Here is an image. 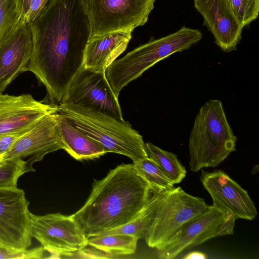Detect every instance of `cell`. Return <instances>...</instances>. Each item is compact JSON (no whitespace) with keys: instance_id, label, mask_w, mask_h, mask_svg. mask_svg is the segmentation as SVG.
Segmentation results:
<instances>
[{"instance_id":"cell-25","label":"cell","mask_w":259,"mask_h":259,"mask_svg":"<svg viewBox=\"0 0 259 259\" xmlns=\"http://www.w3.org/2000/svg\"><path fill=\"white\" fill-rule=\"evenodd\" d=\"M27 172L25 165L21 162L4 160L0 164V188L17 187L19 178Z\"/></svg>"},{"instance_id":"cell-9","label":"cell","mask_w":259,"mask_h":259,"mask_svg":"<svg viewBox=\"0 0 259 259\" xmlns=\"http://www.w3.org/2000/svg\"><path fill=\"white\" fill-rule=\"evenodd\" d=\"M235 221L230 213L211 205L203 213L185 223L159 251L158 257L172 259L207 240L233 234Z\"/></svg>"},{"instance_id":"cell-24","label":"cell","mask_w":259,"mask_h":259,"mask_svg":"<svg viewBox=\"0 0 259 259\" xmlns=\"http://www.w3.org/2000/svg\"><path fill=\"white\" fill-rule=\"evenodd\" d=\"M234 15L243 26L255 20L258 15L259 0H228Z\"/></svg>"},{"instance_id":"cell-12","label":"cell","mask_w":259,"mask_h":259,"mask_svg":"<svg viewBox=\"0 0 259 259\" xmlns=\"http://www.w3.org/2000/svg\"><path fill=\"white\" fill-rule=\"evenodd\" d=\"M56 113L47 115L38 121L13 144L2 159L20 161L25 165L28 172L33 171L34 163L50 153L63 149Z\"/></svg>"},{"instance_id":"cell-27","label":"cell","mask_w":259,"mask_h":259,"mask_svg":"<svg viewBox=\"0 0 259 259\" xmlns=\"http://www.w3.org/2000/svg\"><path fill=\"white\" fill-rule=\"evenodd\" d=\"M86 248V247L69 255L68 258H117L119 256L105 252L94 247Z\"/></svg>"},{"instance_id":"cell-31","label":"cell","mask_w":259,"mask_h":259,"mask_svg":"<svg viewBox=\"0 0 259 259\" xmlns=\"http://www.w3.org/2000/svg\"><path fill=\"white\" fill-rule=\"evenodd\" d=\"M31 0H23L22 5V18L24 19L26 16L30 5V3Z\"/></svg>"},{"instance_id":"cell-8","label":"cell","mask_w":259,"mask_h":259,"mask_svg":"<svg viewBox=\"0 0 259 259\" xmlns=\"http://www.w3.org/2000/svg\"><path fill=\"white\" fill-rule=\"evenodd\" d=\"M30 220L31 236L50 253L48 258H68L88 245V238L71 215L30 212Z\"/></svg>"},{"instance_id":"cell-22","label":"cell","mask_w":259,"mask_h":259,"mask_svg":"<svg viewBox=\"0 0 259 259\" xmlns=\"http://www.w3.org/2000/svg\"><path fill=\"white\" fill-rule=\"evenodd\" d=\"M23 0H0V46L23 20Z\"/></svg>"},{"instance_id":"cell-20","label":"cell","mask_w":259,"mask_h":259,"mask_svg":"<svg viewBox=\"0 0 259 259\" xmlns=\"http://www.w3.org/2000/svg\"><path fill=\"white\" fill-rule=\"evenodd\" d=\"M138 238L124 234L96 235L88 238V245L119 256L135 252Z\"/></svg>"},{"instance_id":"cell-1","label":"cell","mask_w":259,"mask_h":259,"mask_svg":"<svg viewBox=\"0 0 259 259\" xmlns=\"http://www.w3.org/2000/svg\"><path fill=\"white\" fill-rule=\"evenodd\" d=\"M33 49L24 72L46 88L50 103H62L73 78L82 67L91 36L85 0H50L29 23Z\"/></svg>"},{"instance_id":"cell-21","label":"cell","mask_w":259,"mask_h":259,"mask_svg":"<svg viewBox=\"0 0 259 259\" xmlns=\"http://www.w3.org/2000/svg\"><path fill=\"white\" fill-rule=\"evenodd\" d=\"M145 145L148 157L157 164L171 182L174 185L181 183L185 178L187 170L177 156L160 149L151 142H147Z\"/></svg>"},{"instance_id":"cell-5","label":"cell","mask_w":259,"mask_h":259,"mask_svg":"<svg viewBox=\"0 0 259 259\" xmlns=\"http://www.w3.org/2000/svg\"><path fill=\"white\" fill-rule=\"evenodd\" d=\"M202 37L199 30L184 26L166 36L151 37L148 42L116 59L105 71L114 93L118 97L124 87L147 69L175 53L189 49Z\"/></svg>"},{"instance_id":"cell-6","label":"cell","mask_w":259,"mask_h":259,"mask_svg":"<svg viewBox=\"0 0 259 259\" xmlns=\"http://www.w3.org/2000/svg\"><path fill=\"white\" fill-rule=\"evenodd\" d=\"M210 206L203 198L174 187L158 206L144 237L146 243L150 247L161 250L185 223L203 213Z\"/></svg>"},{"instance_id":"cell-23","label":"cell","mask_w":259,"mask_h":259,"mask_svg":"<svg viewBox=\"0 0 259 259\" xmlns=\"http://www.w3.org/2000/svg\"><path fill=\"white\" fill-rule=\"evenodd\" d=\"M134 167L150 185L163 190L174 188V184L157 164L149 157L133 163Z\"/></svg>"},{"instance_id":"cell-32","label":"cell","mask_w":259,"mask_h":259,"mask_svg":"<svg viewBox=\"0 0 259 259\" xmlns=\"http://www.w3.org/2000/svg\"><path fill=\"white\" fill-rule=\"evenodd\" d=\"M4 161V160H3L2 158L0 157V164H1L2 163H3V162Z\"/></svg>"},{"instance_id":"cell-7","label":"cell","mask_w":259,"mask_h":259,"mask_svg":"<svg viewBox=\"0 0 259 259\" xmlns=\"http://www.w3.org/2000/svg\"><path fill=\"white\" fill-rule=\"evenodd\" d=\"M155 0H85L91 36L144 25Z\"/></svg>"},{"instance_id":"cell-15","label":"cell","mask_w":259,"mask_h":259,"mask_svg":"<svg viewBox=\"0 0 259 259\" xmlns=\"http://www.w3.org/2000/svg\"><path fill=\"white\" fill-rule=\"evenodd\" d=\"M204 25L213 34L217 45L229 52L236 49L243 28L233 12L228 0H194Z\"/></svg>"},{"instance_id":"cell-26","label":"cell","mask_w":259,"mask_h":259,"mask_svg":"<svg viewBox=\"0 0 259 259\" xmlns=\"http://www.w3.org/2000/svg\"><path fill=\"white\" fill-rule=\"evenodd\" d=\"M44 249L41 246L31 249H18L0 245V259H39Z\"/></svg>"},{"instance_id":"cell-18","label":"cell","mask_w":259,"mask_h":259,"mask_svg":"<svg viewBox=\"0 0 259 259\" xmlns=\"http://www.w3.org/2000/svg\"><path fill=\"white\" fill-rule=\"evenodd\" d=\"M56 119L63 149L73 158L79 161L93 159L106 153L97 142L74 127L58 112Z\"/></svg>"},{"instance_id":"cell-3","label":"cell","mask_w":259,"mask_h":259,"mask_svg":"<svg viewBox=\"0 0 259 259\" xmlns=\"http://www.w3.org/2000/svg\"><path fill=\"white\" fill-rule=\"evenodd\" d=\"M58 112L106 153L126 156L133 162L148 157L142 136L128 121L67 102L58 105Z\"/></svg>"},{"instance_id":"cell-33","label":"cell","mask_w":259,"mask_h":259,"mask_svg":"<svg viewBox=\"0 0 259 259\" xmlns=\"http://www.w3.org/2000/svg\"><path fill=\"white\" fill-rule=\"evenodd\" d=\"M0 245H1V244H0Z\"/></svg>"},{"instance_id":"cell-4","label":"cell","mask_w":259,"mask_h":259,"mask_svg":"<svg viewBox=\"0 0 259 259\" xmlns=\"http://www.w3.org/2000/svg\"><path fill=\"white\" fill-rule=\"evenodd\" d=\"M236 141L221 101H208L200 108L190 133V170L218 166L236 150Z\"/></svg>"},{"instance_id":"cell-29","label":"cell","mask_w":259,"mask_h":259,"mask_svg":"<svg viewBox=\"0 0 259 259\" xmlns=\"http://www.w3.org/2000/svg\"><path fill=\"white\" fill-rule=\"evenodd\" d=\"M30 128L7 134L0 136V157L2 158V156L8 151L13 144Z\"/></svg>"},{"instance_id":"cell-13","label":"cell","mask_w":259,"mask_h":259,"mask_svg":"<svg viewBox=\"0 0 259 259\" xmlns=\"http://www.w3.org/2000/svg\"><path fill=\"white\" fill-rule=\"evenodd\" d=\"M200 181L212 198L213 207L230 213L236 220L255 218L257 210L247 191L223 170H202Z\"/></svg>"},{"instance_id":"cell-2","label":"cell","mask_w":259,"mask_h":259,"mask_svg":"<svg viewBox=\"0 0 259 259\" xmlns=\"http://www.w3.org/2000/svg\"><path fill=\"white\" fill-rule=\"evenodd\" d=\"M157 189L139 174L133 163H122L103 179L94 180L85 203L71 216L88 238L96 236L135 219Z\"/></svg>"},{"instance_id":"cell-28","label":"cell","mask_w":259,"mask_h":259,"mask_svg":"<svg viewBox=\"0 0 259 259\" xmlns=\"http://www.w3.org/2000/svg\"><path fill=\"white\" fill-rule=\"evenodd\" d=\"M50 0H31L23 21L26 23L33 21L42 13Z\"/></svg>"},{"instance_id":"cell-14","label":"cell","mask_w":259,"mask_h":259,"mask_svg":"<svg viewBox=\"0 0 259 259\" xmlns=\"http://www.w3.org/2000/svg\"><path fill=\"white\" fill-rule=\"evenodd\" d=\"M58 110V105L37 101L30 94L0 93V136L30 128Z\"/></svg>"},{"instance_id":"cell-11","label":"cell","mask_w":259,"mask_h":259,"mask_svg":"<svg viewBox=\"0 0 259 259\" xmlns=\"http://www.w3.org/2000/svg\"><path fill=\"white\" fill-rule=\"evenodd\" d=\"M29 202L24 191L17 187L0 188V244L27 249L32 236Z\"/></svg>"},{"instance_id":"cell-10","label":"cell","mask_w":259,"mask_h":259,"mask_svg":"<svg viewBox=\"0 0 259 259\" xmlns=\"http://www.w3.org/2000/svg\"><path fill=\"white\" fill-rule=\"evenodd\" d=\"M63 102L123 119L118 97L112 91L105 72L82 67L71 81Z\"/></svg>"},{"instance_id":"cell-30","label":"cell","mask_w":259,"mask_h":259,"mask_svg":"<svg viewBox=\"0 0 259 259\" xmlns=\"http://www.w3.org/2000/svg\"><path fill=\"white\" fill-rule=\"evenodd\" d=\"M182 258L184 259H206L208 257L207 254L203 252L194 251L186 254Z\"/></svg>"},{"instance_id":"cell-19","label":"cell","mask_w":259,"mask_h":259,"mask_svg":"<svg viewBox=\"0 0 259 259\" xmlns=\"http://www.w3.org/2000/svg\"><path fill=\"white\" fill-rule=\"evenodd\" d=\"M169 190L156 189L141 213L131 222L119 228L104 232L98 235L124 234L144 238L152 223L156 209Z\"/></svg>"},{"instance_id":"cell-16","label":"cell","mask_w":259,"mask_h":259,"mask_svg":"<svg viewBox=\"0 0 259 259\" xmlns=\"http://www.w3.org/2000/svg\"><path fill=\"white\" fill-rule=\"evenodd\" d=\"M32 35L29 23L23 20L0 46V93L21 73L32 52Z\"/></svg>"},{"instance_id":"cell-17","label":"cell","mask_w":259,"mask_h":259,"mask_svg":"<svg viewBox=\"0 0 259 259\" xmlns=\"http://www.w3.org/2000/svg\"><path fill=\"white\" fill-rule=\"evenodd\" d=\"M133 30L91 36L85 49L82 67L105 72L106 68L126 50Z\"/></svg>"}]
</instances>
